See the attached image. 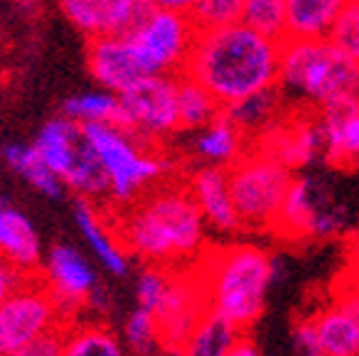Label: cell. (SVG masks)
I'll use <instances>...</instances> for the list:
<instances>
[{
  "instance_id": "52a82bcc",
  "label": "cell",
  "mask_w": 359,
  "mask_h": 356,
  "mask_svg": "<svg viewBox=\"0 0 359 356\" xmlns=\"http://www.w3.org/2000/svg\"><path fill=\"white\" fill-rule=\"evenodd\" d=\"M227 172L242 227H275L294 179V170H290L264 147L255 145L232 167H227Z\"/></svg>"
},
{
  "instance_id": "60d3db41",
  "label": "cell",
  "mask_w": 359,
  "mask_h": 356,
  "mask_svg": "<svg viewBox=\"0 0 359 356\" xmlns=\"http://www.w3.org/2000/svg\"><path fill=\"white\" fill-rule=\"evenodd\" d=\"M255 354H259V346H255L252 339H247V331H245V336H242L240 344L235 346L232 356H255Z\"/></svg>"
},
{
  "instance_id": "44dd1931",
  "label": "cell",
  "mask_w": 359,
  "mask_h": 356,
  "mask_svg": "<svg viewBox=\"0 0 359 356\" xmlns=\"http://www.w3.org/2000/svg\"><path fill=\"white\" fill-rule=\"evenodd\" d=\"M192 150L200 157L202 165L232 167V165L250 150V137H247L222 110V115L215 117L212 123L197 130Z\"/></svg>"
},
{
  "instance_id": "d6a6232c",
  "label": "cell",
  "mask_w": 359,
  "mask_h": 356,
  "mask_svg": "<svg viewBox=\"0 0 359 356\" xmlns=\"http://www.w3.org/2000/svg\"><path fill=\"white\" fill-rule=\"evenodd\" d=\"M359 157V105L354 107V112L347 117V123L342 125L339 135H337L334 145L327 152L325 165L337 170L352 167V162Z\"/></svg>"
},
{
  "instance_id": "603a6c76",
  "label": "cell",
  "mask_w": 359,
  "mask_h": 356,
  "mask_svg": "<svg viewBox=\"0 0 359 356\" xmlns=\"http://www.w3.org/2000/svg\"><path fill=\"white\" fill-rule=\"evenodd\" d=\"M245 336V329H240L235 322L224 317V314L215 312V309H205L200 319H197L192 334L187 336L182 354L192 356H232L235 346Z\"/></svg>"
},
{
  "instance_id": "d4e9b609",
  "label": "cell",
  "mask_w": 359,
  "mask_h": 356,
  "mask_svg": "<svg viewBox=\"0 0 359 356\" xmlns=\"http://www.w3.org/2000/svg\"><path fill=\"white\" fill-rule=\"evenodd\" d=\"M3 160L15 174H20L33 189L50 200H62L65 197V182L48 162L40 157L35 145H8L3 150Z\"/></svg>"
},
{
  "instance_id": "74e56055",
  "label": "cell",
  "mask_w": 359,
  "mask_h": 356,
  "mask_svg": "<svg viewBox=\"0 0 359 356\" xmlns=\"http://www.w3.org/2000/svg\"><path fill=\"white\" fill-rule=\"evenodd\" d=\"M25 277H28V274H22L8 256L0 254V304H3V301H6L8 296L25 282Z\"/></svg>"
},
{
  "instance_id": "1f68e13d",
  "label": "cell",
  "mask_w": 359,
  "mask_h": 356,
  "mask_svg": "<svg viewBox=\"0 0 359 356\" xmlns=\"http://www.w3.org/2000/svg\"><path fill=\"white\" fill-rule=\"evenodd\" d=\"M242 11H245V0H197L195 11L190 15L197 22V28L205 30L240 22Z\"/></svg>"
},
{
  "instance_id": "e575fe53",
  "label": "cell",
  "mask_w": 359,
  "mask_h": 356,
  "mask_svg": "<svg viewBox=\"0 0 359 356\" xmlns=\"http://www.w3.org/2000/svg\"><path fill=\"white\" fill-rule=\"evenodd\" d=\"M290 344L294 354L304 356H322L320 351V339H317V327H314L312 317H304L299 322H294L290 334Z\"/></svg>"
},
{
  "instance_id": "e0dca14e",
  "label": "cell",
  "mask_w": 359,
  "mask_h": 356,
  "mask_svg": "<svg viewBox=\"0 0 359 356\" xmlns=\"http://www.w3.org/2000/svg\"><path fill=\"white\" fill-rule=\"evenodd\" d=\"M187 184H190V192L195 197L208 227H212L215 232H235V229L242 227L235 200H232L227 167L202 165L190 174Z\"/></svg>"
},
{
  "instance_id": "5bb4252c",
  "label": "cell",
  "mask_w": 359,
  "mask_h": 356,
  "mask_svg": "<svg viewBox=\"0 0 359 356\" xmlns=\"http://www.w3.org/2000/svg\"><path fill=\"white\" fill-rule=\"evenodd\" d=\"M57 6L85 38L128 35L152 11L150 0H57Z\"/></svg>"
},
{
  "instance_id": "f546056e",
  "label": "cell",
  "mask_w": 359,
  "mask_h": 356,
  "mask_svg": "<svg viewBox=\"0 0 359 356\" xmlns=\"http://www.w3.org/2000/svg\"><path fill=\"white\" fill-rule=\"evenodd\" d=\"M242 20L259 33L285 40L287 30V0H245Z\"/></svg>"
},
{
  "instance_id": "8d00e7d4",
  "label": "cell",
  "mask_w": 359,
  "mask_h": 356,
  "mask_svg": "<svg viewBox=\"0 0 359 356\" xmlns=\"http://www.w3.org/2000/svg\"><path fill=\"white\" fill-rule=\"evenodd\" d=\"M62 346H65V327L53 329V331H45L43 336L30 344V349L25 351V356H57L62 354Z\"/></svg>"
},
{
  "instance_id": "6da1fadb",
  "label": "cell",
  "mask_w": 359,
  "mask_h": 356,
  "mask_svg": "<svg viewBox=\"0 0 359 356\" xmlns=\"http://www.w3.org/2000/svg\"><path fill=\"white\" fill-rule=\"evenodd\" d=\"M123 245L142 264L195 267L208 245V222L187 182L160 179L115 214Z\"/></svg>"
},
{
  "instance_id": "ffe728a7",
  "label": "cell",
  "mask_w": 359,
  "mask_h": 356,
  "mask_svg": "<svg viewBox=\"0 0 359 356\" xmlns=\"http://www.w3.org/2000/svg\"><path fill=\"white\" fill-rule=\"evenodd\" d=\"M285 105H290L285 93L280 90V85H272L224 105L222 110L250 137V142H257L285 120Z\"/></svg>"
},
{
  "instance_id": "9c48e42d",
  "label": "cell",
  "mask_w": 359,
  "mask_h": 356,
  "mask_svg": "<svg viewBox=\"0 0 359 356\" xmlns=\"http://www.w3.org/2000/svg\"><path fill=\"white\" fill-rule=\"evenodd\" d=\"M197 33L200 28L190 13L152 8L145 20L128 33V40L145 75H182Z\"/></svg>"
},
{
  "instance_id": "9a60e30c",
  "label": "cell",
  "mask_w": 359,
  "mask_h": 356,
  "mask_svg": "<svg viewBox=\"0 0 359 356\" xmlns=\"http://www.w3.org/2000/svg\"><path fill=\"white\" fill-rule=\"evenodd\" d=\"M208 301H205V292L197 279L195 269L190 272H175L170 292L165 296L163 306L157 309V319L163 327V339L165 351L170 354H182L187 336L192 334L197 319L205 314Z\"/></svg>"
},
{
  "instance_id": "5b68a950",
  "label": "cell",
  "mask_w": 359,
  "mask_h": 356,
  "mask_svg": "<svg viewBox=\"0 0 359 356\" xmlns=\"http://www.w3.org/2000/svg\"><path fill=\"white\" fill-rule=\"evenodd\" d=\"M83 130L107 174L110 184L107 205L123 210L145 189L172 172V160L163 157L160 152H152L150 145L125 132L120 125L93 123L83 125Z\"/></svg>"
},
{
  "instance_id": "ba28073f",
  "label": "cell",
  "mask_w": 359,
  "mask_h": 356,
  "mask_svg": "<svg viewBox=\"0 0 359 356\" xmlns=\"http://www.w3.org/2000/svg\"><path fill=\"white\" fill-rule=\"evenodd\" d=\"M33 145L40 157L60 174L67 189L93 202H107V174L85 137L83 125L67 115L53 117L43 125Z\"/></svg>"
},
{
  "instance_id": "d590c367",
  "label": "cell",
  "mask_w": 359,
  "mask_h": 356,
  "mask_svg": "<svg viewBox=\"0 0 359 356\" xmlns=\"http://www.w3.org/2000/svg\"><path fill=\"white\" fill-rule=\"evenodd\" d=\"M334 301L342 304L347 312H352L359 319V274L344 269L342 277L337 279L334 287Z\"/></svg>"
},
{
  "instance_id": "4316f807",
  "label": "cell",
  "mask_w": 359,
  "mask_h": 356,
  "mask_svg": "<svg viewBox=\"0 0 359 356\" xmlns=\"http://www.w3.org/2000/svg\"><path fill=\"white\" fill-rule=\"evenodd\" d=\"M125 346L110 329L102 324H75L65 327V346L62 354L70 356H118Z\"/></svg>"
},
{
  "instance_id": "3957f363",
  "label": "cell",
  "mask_w": 359,
  "mask_h": 356,
  "mask_svg": "<svg viewBox=\"0 0 359 356\" xmlns=\"http://www.w3.org/2000/svg\"><path fill=\"white\" fill-rule=\"evenodd\" d=\"M192 269L210 309L224 314L245 331L259 322L275 279V259L267 252L255 245L219 247L205 252Z\"/></svg>"
},
{
  "instance_id": "ac0fdd59",
  "label": "cell",
  "mask_w": 359,
  "mask_h": 356,
  "mask_svg": "<svg viewBox=\"0 0 359 356\" xmlns=\"http://www.w3.org/2000/svg\"><path fill=\"white\" fill-rule=\"evenodd\" d=\"M73 217L78 224L80 234H83L85 245L90 252L97 256V262L102 269L112 274V277H128L130 274V252L123 245L118 234V227H112L105 222V214L95 207V202L88 197H78L73 205Z\"/></svg>"
},
{
  "instance_id": "836d02e7",
  "label": "cell",
  "mask_w": 359,
  "mask_h": 356,
  "mask_svg": "<svg viewBox=\"0 0 359 356\" xmlns=\"http://www.w3.org/2000/svg\"><path fill=\"white\" fill-rule=\"evenodd\" d=\"M330 40L359 60V0H347L330 30Z\"/></svg>"
},
{
  "instance_id": "484cf974",
  "label": "cell",
  "mask_w": 359,
  "mask_h": 356,
  "mask_svg": "<svg viewBox=\"0 0 359 356\" xmlns=\"http://www.w3.org/2000/svg\"><path fill=\"white\" fill-rule=\"evenodd\" d=\"M180 125L182 130H200L205 125H210L215 117L222 115V102L210 93L202 83H197L195 78H190L187 73L180 75Z\"/></svg>"
},
{
  "instance_id": "4dcf8cb0",
  "label": "cell",
  "mask_w": 359,
  "mask_h": 356,
  "mask_svg": "<svg viewBox=\"0 0 359 356\" xmlns=\"http://www.w3.org/2000/svg\"><path fill=\"white\" fill-rule=\"evenodd\" d=\"M177 269H168V267H157V264H145L135 279V299L137 304L150 309L157 314V309L163 306L165 296L170 292V284Z\"/></svg>"
},
{
  "instance_id": "7c38bea8",
  "label": "cell",
  "mask_w": 359,
  "mask_h": 356,
  "mask_svg": "<svg viewBox=\"0 0 359 356\" xmlns=\"http://www.w3.org/2000/svg\"><path fill=\"white\" fill-rule=\"evenodd\" d=\"M40 277L60 304L67 322H73L75 312L88 304L90 296L100 287L90 262L70 245H53L45 256Z\"/></svg>"
},
{
  "instance_id": "ab89813d",
  "label": "cell",
  "mask_w": 359,
  "mask_h": 356,
  "mask_svg": "<svg viewBox=\"0 0 359 356\" xmlns=\"http://www.w3.org/2000/svg\"><path fill=\"white\" fill-rule=\"evenodd\" d=\"M152 8H163V11H177V13H192L197 0H150Z\"/></svg>"
},
{
  "instance_id": "277c9868",
  "label": "cell",
  "mask_w": 359,
  "mask_h": 356,
  "mask_svg": "<svg viewBox=\"0 0 359 356\" xmlns=\"http://www.w3.org/2000/svg\"><path fill=\"white\" fill-rule=\"evenodd\" d=\"M277 85L290 105L320 110L344 97H359V60L330 38H285Z\"/></svg>"
},
{
  "instance_id": "2e32d148",
  "label": "cell",
  "mask_w": 359,
  "mask_h": 356,
  "mask_svg": "<svg viewBox=\"0 0 359 356\" xmlns=\"http://www.w3.org/2000/svg\"><path fill=\"white\" fill-rule=\"evenodd\" d=\"M88 67L100 88L123 93L140 78H145L137 65L128 35H97L88 38Z\"/></svg>"
},
{
  "instance_id": "8992f818",
  "label": "cell",
  "mask_w": 359,
  "mask_h": 356,
  "mask_svg": "<svg viewBox=\"0 0 359 356\" xmlns=\"http://www.w3.org/2000/svg\"><path fill=\"white\" fill-rule=\"evenodd\" d=\"M272 229L290 242L337 240L354 229L352 210L330 177L317 172L294 174Z\"/></svg>"
},
{
  "instance_id": "7a4b0ae2",
  "label": "cell",
  "mask_w": 359,
  "mask_h": 356,
  "mask_svg": "<svg viewBox=\"0 0 359 356\" xmlns=\"http://www.w3.org/2000/svg\"><path fill=\"white\" fill-rule=\"evenodd\" d=\"M280 55L282 40L240 20L200 30L185 73L205 85L224 107L277 85Z\"/></svg>"
},
{
  "instance_id": "4fadbf2b",
  "label": "cell",
  "mask_w": 359,
  "mask_h": 356,
  "mask_svg": "<svg viewBox=\"0 0 359 356\" xmlns=\"http://www.w3.org/2000/svg\"><path fill=\"white\" fill-rule=\"evenodd\" d=\"M255 145L264 147L267 152L282 160L290 170H307L314 162H325L327 137L317 112L309 110L307 115L285 117L275 130H269Z\"/></svg>"
},
{
  "instance_id": "30bf717a",
  "label": "cell",
  "mask_w": 359,
  "mask_h": 356,
  "mask_svg": "<svg viewBox=\"0 0 359 356\" xmlns=\"http://www.w3.org/2000/svg\"><path fill=\"white\" fill-rule=\"evenodd\" d=\"M180 75H145L120 95L118 125L145 145H157L182 130Z\"/></svg>"
},
{
  "instance_id": "f1b7e54d",
  "label": "cell",
  "mask_w": 359,
  "mask_h": 356,
  "mask_svg": "<svg viewBox=\"0 0 359 356\" xmlns=\"http://www.w3.org/2000/svg\"><path fill=\"white\" fill-rule=\"evenodd\" d=\"M123 344L133 354H157L165 351L163 327L155 312L145 306H135L123 324Z\"/></svg>"
},
{
  "instance_id": "8fae6325",
  "label": "cell",
  "mask_w": 359,
  "mask_h": 356,
  "mask_svg": "<svg viewBox=\"0 0 359 356\" xmlns=\"http://www.w3.org/2000/svg\"><path fill=\"white\" fill-rule=\"evenodd\" d=\"M67 324L70 322L43 277L30 274L0 304V354L25 356L38 336Z\"/></svg>"
},
{
  "instance_id": "f35d334b",
  "label": "cell",
  "mask_w": 359,
  "mask_h": 356,
  "mask_svg": "<svg viewBox=\"0 0 359 356\" xmlns=\"http://www.w3.org/2000/svg\"><path fill=\"white\" fill-rule=\"evenodd\" d=\"M344 262H347V267H344V269L359 274V224L352 229V232H349V237H347V247H344Z\"/></svg>"
},
{
  "instance_id": "7402d4cb",
  "label": "cell",
  "mask_w": 359,
  "mask_h": 356,
  "mask_svg": "<svg viewBox=\"0 0 359 356\" xmlns=\"http://www.w3.org/2000/svg\"><path fill=\"white\" fill-rule=\"evenodd\" d=\"M317 327L322 356H359V319L342 304L330 306L312 314Z\"/></svg>"
},
{
  "instance_id": "cb8c5ba5",
  "label": "cell",
  "mask_w": 359,
  "mask_h": 356,
  "mask_svg": "<svg viewBox=\"0 0 359 356\" xmlns=\"http://www.w3.org/2000/svg\"><path fill=\"white\" fill-rule=\"evenodd\" d=\"M344 6L347 0H287L285 38H330L332 25Z\"/></svg>"
},
{
  "instance_id": "83f0119b",
  "label": "cell",
  "mask_w": 359,
  "mask_h": 356,
  "mask_svg": "<svg viewBox=\"0 0 359 356\" xmlns=\"http://www.w3.org/2000/svg\"><path fill=\"white\" fill-rule=\"evenodd\" d=\"M62 115L80 125H93V123H115L120 117V95L112 90H93V93H80L67 97L62 105Z\"/></svg>"
},
{
  "instance_id": "b9f144b4",
  "label": "cell",
  "mask_w": 359,
  "mask_h": 356,
  "mask_svg": "<svg viewBox=\"0 0 359 356\" xmlns=\"http://www.w3.org/2000/svg\"><path fill=\"white\" fill-rule=\"evenodd\" d=\"M349 170H357V172H359V157H357V160L352 162V167H349Z\"/></svg>"
},
{
  "instance_id": "d6986e66",
  "label": "cell",
  "mask_w": 359,
  "mask_h": 356,
  "mask_svg": "<svg viewBox=\"0 0 359 356\" xmlns=\"http://www.w3.org/2000/svg\"><path fill=\"white\" fill-rule=\"evenodd\" d=\"M0 254L8 256L22 274H40L43 249L38 229L25 214L0 197Z\"/></svg>"
},
{
  "instance_id": "7bdbcfd3",
  "label": "cell",
  "mask_w": 359,
  "mask_h": 356,
  "mask_svg": "<svg viewBox=\"0 0 359 356\" xmlns=\"http://www.w3.org/2000/svg\"><path fill=\"white\" fill-rule=\"evenodd\" d=\"M20 6H30V3H35V0H18Z\"/></svg>"
}]
</instances>
